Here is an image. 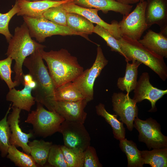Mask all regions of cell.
I'll return each mask as SVG.
<instances>
[{
	"mask_svg": "<svg viewBox=\"0 0 167 167\" xmlns=\"http://www.w3.org/2000/svg\"><path fill=\"white\" fill-rule=\"evenodd\" d=\"M43 58L46 62L49 73L56 88L72 82L84 71L77 58L72 55L66 49L45 52L41 50Z\"/></svg>",
	"mask_w": 167,
	"mask_h": 167,
	"instance_id": "1",
	"label": "cell"
},
{
	"mask_svg": "<svg viewBox=\"0 0 167 167\" xmlns=\"http://www.w3.org/2000/svg\"><path fill=\"white\" fill-rule=\"evenodd\" d=\"M6 54L15 60L13 67L15 75L14 81L19 85L23 84L24 75L22 70L24 62L26 58L36 51L44 49L46 47L32 39L26 23L15 28L14 36L8 42Z\"/></svg>",
	"mask_w": 167,
	"mask_h": 167,
	"instance_id": "2",
	"label": "cell"
},
{
	"mask_svg": "<svg viewBox=\"0 0 167 167\" xmlns=\"http://www.w3.org/2000/svg\"><path fill=\"white\" fill-rule=\"evenodd\" d=\"M38 50L27 57L23 65L37 84L34 91V97L36 102L44 105L48 110L54 99L56 87L47 67L45 65L41 50Z\"/></svg>",
	"mask_w": 167,
	"mask_h": 167,
	"instance_id": "3",
	"label": "cell"
},
{
	"mask_svg": "<svg viewBox=\"0 0 167 167\" xmlns=\"http://www.w3.org/2000/svg\"><path fill=\"white\" fill-rule=\"evenodd\" d=\"M119 42L126 62L136 60L148 67L163 81L167 78V66L164 58L148 49L138 41L122 36Z\"/></svg>",
	"mask_w": 167,
	"mask_h": 167,
	"instance_id": "4",
	"label": "cell"
},
{
	"mask_svg": "<svg viewBox=\"0 0 167 167\" xmlns=\"http://www.w3.org/2000/svg\"><path fill=\"white\" fill-rule=\"evenodd\" d=\"M37 102L36 109L28 114L25 122L33 126L35 134L45 138L58 132L65 119L56 112L48 110Z\"/></svg>",
	"mask_w": 167,
	"mask_h": 167,
	"instance_id": "5",
	"label": "cell"
},
{
	"mask_svg": "<svg viewBox=\"0 0 167 167\" xmlns=\"http://www.w3.org/2000/svg\"><path fill=\"white\" fill-rule=\"evenodd\" d=\"M23 17L28 27L31 37L35 38L39 43L45 41L46 38L54 35H79L92 42L89 39L88 35L76 32L67 26L57 24L44 17L34 18L25 16Z\"/></svg>",
	"mask_w": 167,
	"mask_h": 167,
	"instance_id": "6",
	"label": "cell"
},
{
	"mask_svg": "<svg viewBox=\"0 0 167 167\" xmlns=\"http://www.w3.org/2000/svg\"><path fill=\"white\" fill-rule=\"evenodd\" d=\"M108 62L102 49L98 45L96 57L91 67L84 70L72 81L88 102L93 99L95 82Z\"/></svg>",
	"mask_w": 167,
	"mask_h": 167,
	"instance_id": "7",
	"label": "cell"
},
{
	"mask_svg": "<svg viewBox=\"0 0 167 167\" xmlns=\"http://www.w3.org/2000/svg\"><path fill=\"white\" fill-rule=\"evenodd\" d=\"M146 1L137 3L134 10L127 15H123L118 22L121 35L132 40L138 41L148 28L145 11Z\"/></svg>",
	"mask_w": 167,
	"mask_h": 167,
	"instance_id": "8",
	"label": "cell"
},
{
	"mask_svg": "<svg viewBox=\"0 0 167 167\" xmlns=\"http://www.w3.org/2000/svg\"><path fill=\"white\" fill-rule=\"evenodd\" d=\"M134 122V127L139 132V141L145 143L149 149L167 147V137L162 133L155 120L150 118L143 120L137 117Z\"/></svg>",
	"mask_w": 167,
	"mask_h": 167,
	"instance_id": "9",
	"label": "cell"
},
{
	"mask_svg": "<svg viewBox=\"0 0 167 167\" xmlns=\"http://www.w3.org/2000/svg\"><path fill=\"white\" fill-rule=\"evenodd\" d=\"M58 132L62 134L64 145L67 148H79L84 151L90 145V135L82 123L65 120Z\"/></svg>",
	"mask_w": 167,
	"mask_h": 167,
	"instance_id": "10",
	"label": "cell"
},
{
	"mask_svg": "<svg viewBox=\"0 0 167 167\" xmlns=\"http://www.w3.org/2000/svg\"><path fill=\"white\" fill-rule=\"evenodd\" d=\"M113 110L119 120L132 131L135 119L138 116V109L136 103L130 97L129 93L114 92L112 96Z\"/></svg>",
	"mask_w": 167,
	"mask_h": 167,
	"instance_id": "11",
	"label": "cell"
},
{
	"mask_svg": "<svg viewBox=\"0 0 167 167\" xmlns=\"http://www.w3.org/2000/svg\"><path fill=\"white\" fill-rule=\"evenodd\" d=\"M150 76L147 72L143 73L140 76L134 89L132 99L137 103L146 99L151 104L150 112L156 111L157 101L167 93V90H161L154 87L150 83Z\"/></svg>",
	"mask_w": 167,
	"mask_h": 167,
	"instance_id": "12",
	"label": "cell"
},
{
	"mask_svg": "<svg viewBox=\"0 0 167 167\" xmlns=\"http://www.w3.org/2000/svg\"><path fill=\"white\" fill-rule=\"evenodd\" d=\"M88 102L86 99L72 102L55 101L49 111L57 112L65 120L84 124L87 116L84 109Z\"/></svg>",
	"mask_w": 167,
	"mask_h": 167,
	"instance_id": "13",
	"label": "cell"
},
{
	"mask_svg": "<svg viewBox=\"0 0 167 167\" xmlns=\"http://www.w3.org/2000/svg\"><path fill=\"white\" fill-rule=\"evenodd\" d=\"M62 5L67 13H75L82 15L92 23L96 24L105 29L117 39L118 40L122 37L118 22L115 20L112 21L111 24L105 22L98 15L99 10L82 7L72 2L63 3Z\"/></svg>",
	"mask_w": 167,
	"mask_h": 167,
	"instance_id": "14",
	"label": "cell"
},
{
	"mask_svg": "<svg viewBox=\"0 0 167 167\" xmlns=\"http://www.w3.org/2000/svg\"><path fill=\"white\" fill-rule=\"evenodd\" d=\"M145 16L148 28L157 24L167 36V0H146Z\"/></svg>",
	"mask_w": 167,
	"mask_h": 167,
	"instance_id": "15",
	"label": "cell"
},
{
	"mask_svg": "<svg viewBox=\"0 0 167 167\" xmlns=\"http://www.w3.org/2000/svg\"><path fill=\"white\" fill-rule=\"evenodd\" d=\"M12 110L7 118V121L11 132L10 143L16 147L21 148L24 152L30 154L31 150L28 145L29 139L33 136L32 132H24L19 125L20 114L21 110L11 107Z\"/></svg>",
	"mask_w": 167,
	"mask_h": 167,
	"instance_id": "16",
	"label": "cell"
},
{
	"mask_svg": "<svg viewBox=\"0 0 167 167\" xmlns=\"http://www.w3.org/2000/svg\"><path fill=\"white\" fill-rule=\"evenodd\" d=\"M19 11L17 16H26L39 18L43 17V13L49 8L63 3L73 2V0H66L61 2L50 0H41L36 1H18Z\"/></svg>",
	"mask_w": 167,
	"mask_h": 167,
	"instance_id": "17",
	"label": "cell"
},
{
	"mask_svg": "<svg viewBox=\"0 0 167 167\" xmlns=\"http://www.w3.org/2000/svg\"><path fill=\"white\" fill-rule=\"evenodd\" d=\"M72 2L82 7L98 9L105 14L112 11L123 16L129 14L133 7L132 5L122 4L116 0H73Z\"/></svg>",
	"mask_w": 167,
	"mask_h": 167,
	"instance_id": "18",
	"label": "cell"
},
{
	"mask_svg": "<svg viewBox=\"0 0 167 167\" xmlns=\"http://www.w3.org/2000/svg\"><path fill=\"white\" fill-rule=\"evenodd\" d=\"M23 85L24 88L21 90H17L15 88L9 89L6 96V100L12 102V107L29 112L36 101L32 94V89L27 84L24 83Z\"/></svg>",
	"mask_w": 167,
	"mask_h": 167,
	"instance_id": "19",
	"label": "cell"
},
{
	"mask_svg": "<svg viewBox=\"0 0 167 167\" xmlns=\"http://www.w3.org/2000/svg\"><path fill=\"white\" fill-rule=\"evenodd\" d=\"M138 41L158 55L163 58H167V36L149 29L143 38Z\"/></svg>",
	"mask_w": 167,
	"mask_h": 167,
	"instance_id": "20",
	"label": "cell"
},
{
	"mask_svg": "<svg viewBox=\"0 0 167 167\" xmlns=\"http://www.w3.org/2000/svg\"><path fill=\"white\" fill-rule=\"evenodd\" d=\"M132 63L126 62L125 73L123 77L118 78L117 82L118 88L127 93L133 90L136 85L138 68L141 63L136 60L132 61Z\"/></svg>",
	"mask_w": 167,
	"mask_h": 167,
	"instance_id": "21",
	"label": "cell"
},
{
	"mask_svg": "<svg viewBox=\"0 0 167 167\" xmlns=\"http://www.w3.org/2000/svg\"><path fill=\"white\" fill-rule=\"evenodd\" d=\"M95 107L97 114L104 118L111 126L114 138L119 140L125 139V129L123 123L118 119L117 115L111 114L107 112L105 105L102 103H99Z\"/></svg>",
	"mask_w": 167,
	"mask_h": 167,
	"instance_id": "22",
	"label": "cell"
},
{
	"mask_svg": "<svg viewBox=\"0 0 167 167\" xmlns=\"http://www.w3.org/2000/svg\"><path fill=\"white\" fill-rule=\"evenodd\" d=\"M52 142L41 139L34 140L28 143L31 155L38 166H43L47 161L50 150L53 145Z\"/></svg>",
	"mask_w": 167,
	"mask_h": 167,
	"instance_id": "23",
	"label": "cell"
},
{
	"mask_svg": "<svg viewBox=\"0 0 167 167\" xmlns=\"http://www.w3.org/2000/svg\"><path fill=\"white\" fill-rule=\"evenodd\" d=\"M67 26L78 33L88 35L93 32L94 26L92 23L84 16L75 13H67Z\"/></svg>",
	"mask_w": 167,
	"mask_h": 167,
	"instance_id": "24",
	"label": "cell"
},
{
	"mask_svg": "<svg viewBox=\"0 0 167 167\" xmlns=\"http://www.w3.org/2000/svg\"><path fill=\"white\" fill-rule=\"evenodd\" d=\"M54 99L55 101L72 102L85 99L75 84L70 82L56 88Z\"/></svg>",
	"mask_w": 167,
	"mask_h": 167,
	"instance_id": "25",
	"label": "cell"
},
{
	"mask_svg": "<svg viewBox=\"0 0 167 167\" xmlns=\"http://www.w3.org/2000/svg\"><path fill=\"white\" fill-rule=\"evenodd\" d=\"M119 147L126 155L127 159V167H143L144 164L141 156L140 151L136 144L126 139L119 140Z\"/></svg>",
	"mask_w": 167,
	"mask_h": 167,
	"instance_id": "26",
	"label": "cell"
},
{
	"mask_svg": "<svg viewBox=\"0 0 167 167\" xmlns=\"http://www.w3.org/2000/svg\"><path fill=\"white\" fill-rule=\"evenodd\" d=\"M144 164L151 167H167V147L140 151Z\"/></svg>",
	"mask_w": 167,
	"mask_h": 167,
	"instance_id": "27",
	"label": "cell"
},
{
	"mask_svg": "<svg viewBox=\"0 0 167 167\" xmlns=\"http://www.w3.org/2000/svg\"><path fill=\"white\" fill-rule=\"evenodd\" d=\"M6 156L16 166L19 167H37L38 166L31 155L20 151L13 145H11L9 147Z\"/></svg>",
	"mask_w": 167,
	"mask_h": 167,
	"instance_id": "28",
	"label": "cell"
},
{
	"mask_svg": "<svg viewBox=\"0 0 167 167\" xmlns=\"http://www.w3.org/2000/svg\"><path fill=\"white\" fill-rule=\"evenodd\" d=\"M11 104L4 117L0 120V152L1 156L4 157L8 153L10 143L11 132L10 127L7 121V118L10 111L11 108Z\"/></svg>",
	"mask_w": 167,
	"mask_h": 167,
	"instance_id": "29",
	"label": "cell"
},
{
	"mask_svg": "<svg viewBox=\"0 0 167 167\" xmlns=\"http://www.w3.org/2000/svg\"><path fill=\"white\" fill-rule=\"evenodd\" d=\"M68 167H83L84 150L79 148H70L60 145Z\"/></svg>",
	"mask_w": 167,
	"mask_h": 167,
	"instance_id": "30",
	"label": "cell"
},
{
	"mask_svg": "<svg viewBox=\"0 0 167 167\" xmlns=\"http://www.w3.org/2000/svg\"><path fill=\"white\" fill-rule=\"evenodd\" d=\"M67 13L62 4L49 8L43 13V16L44 18L53 23L67 26Z\"/></svg>",
	"mask_w": 167,
	"mask_h": 167,
	"instance_id": "31",
	"label": "cell"
},
{
	"mask_svg": "<svg viewBox=\"0 0 167 167\" xmlns=\"http://www.w3.org/2000/svg\"><path fill=\"white\" fill-rule=\"evenodd\" d=\"M19 11V7L17 0L12 8L5 13L0 12V34L5 36L7 42L10 40L13 36L9 29V22L11 18Z\"/></svg>",
	"mask_w": 167,
	"mask_h": 167,
	"instance_id": "32",
	"label": "cell"
},
{
	"mask_svg": "<svg viewBox=\"0 0 167 167\" xmlns=\"http://www.w3.org/2000/svg\"><path fill=\"white\" fill-rule=\"evenodd\" d=\"M93 32L102 37L106 42L107 45L110 47L112 51L118 53L126 59V57L121 49L119 40L108 31L96 24L94 26Z\"/></svg>",
	"mask_w": 167,
	"mask_h": 167,
	"instance_id": "33",
	"label": "cell"
},
{
	"mask_svg": "<svg viewBox=\"0 0 167 167\" xmlns=\"http://www.w3.org/2000/svg\"><path fill=\"white\" fill-rule=\"evenodd\" d=\"M13 59L10 56L4 59L0 60V78L7 84L9 89L18 86V84L13 81L11 76L13 71L12 70L11 66Z\"/></svg>",
	"mask_w": 167,
	"mask_h": 167,
	"instance_id": "34",
	"label": "cell"
},
{
	"mask_svg": "<svg viewBox=\"0 0 167 167\" xmlns=\"http://www.w3.org/2000/svg\"><path fill=\"white\" fill-rule=\"evenodd\" d=\"M47 161L49 164L55 167H68L60 145L53 144Z\"/></svg>",
	"mask_w": 167,
	"mask_h": 167,
	"instance_id": "35",
	"label": "cell"
},
{
	"mask_svg": "<svg viewBox=\"0 0 167 167\" xmlns=\"http://www.w3.org/2000/svg\"><path fill=\"white\" fill-rule=\"evenodd\" d=\"M94 147L89 146L84 151L83 167H102Z\"/></svg>",
	"mask_w": 167,
	"mask_h": 167,
	"instance_id": "36",
	"label": "cell"
},
{
	"mask_svg": "<svg viewBox=\"0 0 167 167\" xmlns=\"http://www.w3.org/2000/svg\"><path fill=\"white\" fill-rule=\"evenodd\" d=\"M117 2L125 5H130L137 3L139 0H116Z\"/></svg>",
	"mask_w": 167,
	"mask_h": 167,
	"instance_id": "37",
	"label": "cell"
},
{
	"mask_svg": "<svg viewBox=\"0 0 167 167\" xmlns=\"http://www.w3.org/2000/svg\"><path fill=\"white\" fill-rule=\"evenodd\" d=\"M33 80L32 76L29 74L24 75L23 76V84H28L30 82Z\"/></svg>",
	"mask_w": 167,
	"mask_h": 167,
	"instance_id": "38",
	"label": "cell"
},
{
	"mask_svg": "<svg viewBox=\"0 0 167 167\" xmlns=\"http://www.w3.org/2000/svg\"><path fill=\"white\" fill-rule=\"evenodd\" d=\"M32 89V90H35L37 87V84L33 79L27 84Z\"/></svg>",
	"mask_w": 167,
	"mask_h": 167,
	"instance_id": "39",
	"label": "cell"
},
{
	"mask_svg": "<svg viewBox=\"0 0 167 167\" xmlns=\"http://www.w3.org/2000/svg\"><path fill=\"white\" fill-rule=\"evenodd\" d=\"M18 1H40L41 0H16Z\"/></svg>",
	"mask_w": 167,
	"mask_h": 167,
	"instance_id": "40",
	"label": "cell"
},
{
	"mask_svg": "<svg viewBox=\"0 0 167 167\" xmlns=\"http://www.w3.org/2000/svg\"><path fill=\"white\" fill-rule=\"evenodd\" d=\"M50 0L53 1H55V2H61V1H65L66 0Z\"/></svg>",
	"mask_w": 167,
	"mask_h": 167,
	"instance_id": "41",
	"label": "cell"
},
{
	"mask_svg": "<svg viewBox=\"0 0 167 167\" xmlns=\"http://www.w3.org/2000/svg\"><path fill=\"white\" fill-rule=\"evenodd\" d=\"M146 0H139L140 2H143L144 1H146Z\"/></svg>",
	"mask_w": 167,
	"mask_h": 167,
	"instance_id": "42",
	"label": "cell"
}]
</instances>
